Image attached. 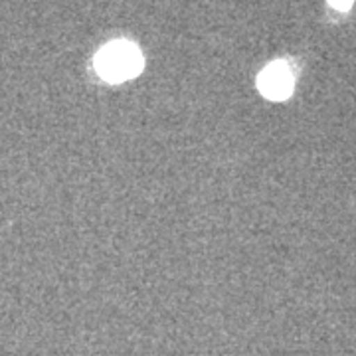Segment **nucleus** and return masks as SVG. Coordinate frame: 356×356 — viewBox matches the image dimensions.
Segmentation results:
<instances>
[{
  "label": "nucleus",
  "instance_id": "obj_1",
  "mask_svg": "<svg viewBox=\"0 0 356 356\" xmlns=\"http://www.w3.org/2000/svg\"><path fill=\"white\" fill-rule=\"evenodd\" d=\"M143 70V56L131 42H111L95 56V72L111 83L127 81L139 76Z\"/></svg>",
  "mask_w": 356,
  "mask_h": 356
},
{
  "label": "nucleus",
  "instance_id": "obj_2",
  "mask_svg": "<svg viewBox=\"0 0 356 356\" xmlns=\"http://www.w3.org/2000/svg\"><path fill=\"white\" fill-rule=\"evenodd\" d=\"M257 88L271 102H283V99H287L293 93V88H295L291 67L285 64V62H273V64H269L259 74Z\"/></svg>",
  "mask_w": 356,
  "mask_h": 356
},
{
  "label": "nucleus",
  "instance_id": "obj_3",
  "mask_svg": "<svg viewBox=\"0 0 356 356\" xmlns=\"http://www.w3.org/2000/svg\"><path fill=\"white\" fill-rule=\"evenodd\" d=\"M353 2L355 0H329V4H331L332 8H337V10H348L350 6H353Z\"/></svg>",
  "mask_w": 356,
  "mask_h": 356
}]
</instances>
